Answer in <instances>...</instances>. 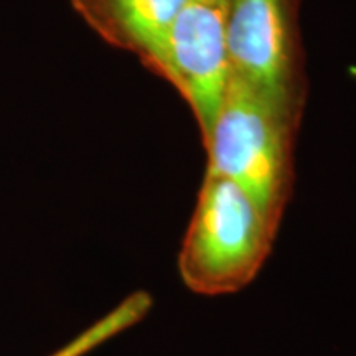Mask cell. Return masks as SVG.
<instances>
[{
	"label": "cell",
	"instance_id": "6da1fadb",
	"mask_svg": "<svg viewBox=\"0 0 356 356\" xmlns=\"http://www.w3.org/2000/svg\"><path fill=\"white\" fill-rule=\"evenodd\" d=\"M279 229L241 186L204 172L177 257L181 282L204 297L243 291L269 259Z\"/></svg>",
	"mask_w": 356,
	"mask_h": 356
},
{
	"label": "cell",
	"instance_id": "7a4b0ae2",
	"mask_svg": "<svg viewBox=\"0 0 356 356\" xmlns=\"http://www.w3.org/2000/svg\"><path fill=\"white\" fill-rule=\"evenodd\" d=\"M300 122L231 76L208 136L207 172L239 185L282 225L296 186V140Z\"/></svg>",
	"mask_w": 356,
	"mask_h": 356
},
{
	"label": "cell",
	"instance_id": "3957f363",
	"mask_svg": "<svg viewBox=\"0 0 356 356\" xmlns=\"http://www.w3.org/2000/svg\"><path fill=\"white\" fill-rule=\"evenodd\" d=\"M302 0H229L233 78L302 124L309 79L300 33Z\"/></svg>",
	"mask_w": 356,
	"mask_h": 356
},
{
	"label": "cell",
	"instance_id": "277c9868",
	"mask_svg": "<svg viewBox=\"0 0 356 356\" xmlns=\"http://www.w3.org/2000/svg\"><path fill=\"white\" fill-rule=\"evenodd\" d=\"M228 12L229 0H188L172 22L154 70L184 97L202 140L210 132L233 76Z\"/></svg>",
	"mask_w": 356,
	"mask_h": 356
},
{
	"label": "cell",
	"instance_id": "5b68a950",
	"mask_svg": "<svg viewBox=\"0 0 356 356\" xmlns=\"http://www.w3.org/2000/svg\"><path fill=\"white\" fill-rule=\"evenodd\" d=\"M188 0H70L73 10L111 47L137 56L154 73L163 40Z\"/></svg>",
	"mask_w": 356,
	"mask_h": 356
},
{
	"label": "cell",
	"instance_id": "8992f818",
	"mask_svg": "<svg viewBox=\"0 0 356 356\" xmlns=\"http://www.w3.org/2000/svg\"><path fill=\"white\" fill-rule=\"evenodd\" d=\"M147 302L144 293H136V296L129 297L124 300L118 309L96 322L91 328L84 330L81 335H78L74 340H71L68 345L61 346L55 353L50 356H83L88 351L95 350L101 341L109 340L115 333H119L129 325H132L137 318L144 315V310L147 309Z\"/></svg>",
	"mask_w": 356,
	"mask_h": 356
}]
</instances>
